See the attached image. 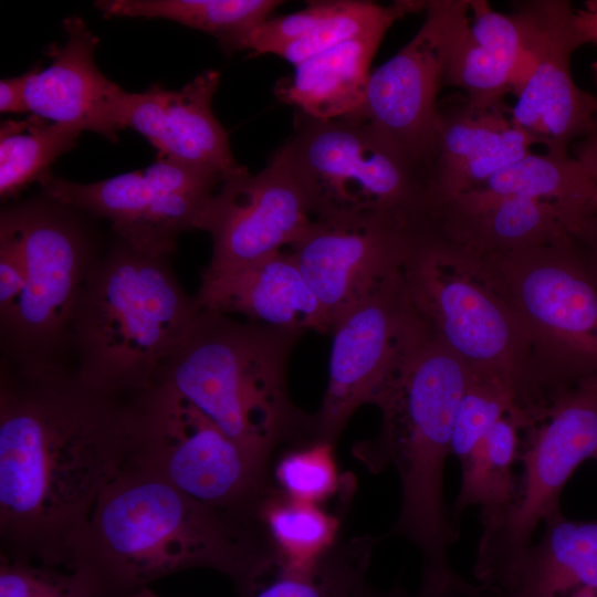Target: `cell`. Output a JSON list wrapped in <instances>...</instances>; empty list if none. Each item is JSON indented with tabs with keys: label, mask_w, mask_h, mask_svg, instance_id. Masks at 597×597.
<instances>
[{
	"label": "cell",
	"mask_w": 597,
	"mask_h": 597,
	"mask_svg": "<svg viewBox=\"0 0 597 597\" xmlns=\"http://www.w3.org/2000/svg\"><path fill=\"white\" fill-rule=\"evenodd\" d=\"M520 452L523 473L513 504L482 532L475 577L499 589L533 544L538 523L561 511L562 490L577 467L597 453V375L559 392Z\"/></svg>",
	"instance_id": "8fae6325"
},
{
	"label": "cell",
	"mask_w": 597,
	"mask_h": 597,
	"mask_svg": "<svg viewBox=\"0 0 597 597\" xmlns=\"http://www.w3.org/2000/svg\"><path fill=\"white\" fill-rule=\"evenodd\" d=\"M315 220L401 211L421 218L428 174L357 116L316 119L298 111L294 136L274 155Z\"/></svg>",
	"instance_id": "9c48e42d"
},
{
	"label": "cell",
	"mask_w": 597,
	"mask_h": 597,
	"mask_svg": "<svg viewBox=\"0 0 597 597\" xmlns=\"http://www.w3.org/2000/svg\"><path fill=\"white\" fill-rule=\"evenodd\" d=\"M220 75L208 70L179 91L151 85L125 96L121 124L143 135L165 157L220 176L223 181L247 170L234 159L228 133L211 101Z\"/></svg>",
	"instance_id": "ac0fdd59"
},
{
	"label": "cell",
	"mask_w": 597,
	"mask_h": 597,
	"mask_svg": "<svg viewBox=\"0 0 597 597\" xmlns=\"http://www.w3.org/2000/svg\"><path fill=\"white\" fill-rule=\"evenodd\" d=\"M473 256L530 343L541 402L597 375V276L574 237Z\"/></svg>",
	"instance_id": "8992f818"
},
{
	"label": "cell",
	"mask_w": 597,
	"mask_h": 597,
	"mask_svg": "<svg viewBox=\"0 0 597 597\" xmlns=\"http://www.w3.org/2000/svg\"><path fill=\"white\" fill-rule=\"evenodd\" d=\"M81 132L34 115L7 121L0 128V196H17L33 181H42L49 167L76 144Z\"/></svg>",
	"instance_id": "4dcf8cb0"
},
{
	"label": "cell",
	"mask_w": 597,
	"mask_h": 597,
	"mask_svg": "<svg viewBox=\"0 0 597 597\" xmlns=\"http://www.w3.org/2000/svg\"><path fill=\"white\" fill-rule=\"evenodd\" d=\"M126 462L206 505L256 520L271 471L175 390L155 383L126 399Z\"/></svg>",
	"instance_id": "30bf717a"
},
{
	"label": "cell",
	"mask_w": 597,
	"mask_h": 597,
	"mask_svg": "<svg viewBox=\"0 0 597 597\" xmlns=\"http://www.w3.org/2000/svg\"><path fill=\"white\" fill-rule=\"evenodd\" d=\"M595 459H597V453H596V457H595Z\"/></svg>",
	"instance_id": "f6af8a7d"
},
{
	"label": "cell",
	"mask_w": 597,
	"mask_h": 597,
	"mask_svg": "<svg viewBox=\"0 0 597 597\" xmlns=\"http://www.w3.org/2000/svg\"><path fill=\"white\" fill-rule=\"evenodd\" d=\"M28 72L18 76L3 78L0 82V112L3 114H21L28 112L24 86Z\"/></svg>",
	"instance_id": "f35d334b"
},
{
	"label": "cell",
	"mask_w": 597,
	"mask_h": 597,
	"mask_svg": "<svg viewBox=\"0 0 597 597\" xmlns=\"http://www.w3.org/2000/svg\"><path fill=\"white\" fill-rule=\"evenodd\" d=\"M127 457L126 399L87 387L70 364L0 362L1 558L63 566Z\"/></svg>",
	"instance_id": "6da1fadb"
},
{
	"label": "cell",
	"mask_w": 597,
	"mask_h": 597,
	"mask_svg": "<svg viewBox=\"0 0 597 597\" xmlns=\"http://www.w3.org/2000/svg\"><path fill=\"white\" fill-rule=\"evenodd\" d=\"M378 538H339L302 563L277 562L234 586L237 597H352L366 580Z\"/></svg>",
	"instance_id": "484cf974"
},
{
	"label": "cell",
	"mask_w": 597,
	"mask_h": 597,
	"mask_svg": "<svg viewBox=\"0 0 597 597\" xmlns=\"http://www.w3.org/2000/svg\"><path fill=\"white\" fill-rule=\"evenodd\" d=\"M339 1H312L301 11L268 19L251 30L240 44V50L255 54H275L277 50L296 41L335 14L343 6Z\"/></svg>",
	"instance_id": "e575fe53"
},
{
	"label": "cell",
	"mask_w": 597,
	"mask_h": 597,
	"mask_svg": "<svg viewBox=\"0 0 597 597\" xmlns=\"http://www.w3.org/2000/svg\"><path fill=\"white\" fill-rule=\"evenodd\" d=\"M277 0H100L104 17L161 18L213 35L226 52L240 50L247 34L269 19Z\"/></svg>",
	"instance_id": "83f0119b"
},
{
	"label": "cell",
	"mask_w": 597,
	"mask_h": 597,
	"mask_svg": "<svg viewBox=\"0 0 597 597\" xmlns=\"http://www.w3.org/2000/svg\"><path fill=\"white\" fill-rule=\"evenodd\" d=\"M328 503L293 499L274 484L269 488L258 507L256 520L281 562L308 561L341 538L342 520L347 507L328 509Z\"/></svg>",
	"instance_id": "f546056e"
},
{
	"label": "cell",
	"mask_w": 597,
	"mask_h": 597,
	"mask_svg": "<svg viewBox=\"0 0 597 597\" xmlns=\"http://www.w3.org/2000/svg\"><path fill=\"white\" fill-rule=\"evenodd\" d=\"M531 423L528 415L514 409L499 419L474 450L462 461L461 486L453 505L459 516L480 506L483 531L494 526L513 504L517 481L514 463L520 459L519 430Z\"/></svg>",
	"instance_id": "4316f807"
},
{
	"label": "cell",
	"mask_w": 597,
	"mask_h": 597,
	"mask_svg": "<svg viewBox=\"0 0 597 597\" xmlns=\"http://www.w3.org/2000/svg\"><path fill=\"white\" fill-rule=\"evenodd\" d=\"M573 237L597 276V201L583 217Z\"/></svg>",
	"instance_id": "74e56055"
},
{
	"label": "cell",
	"mask_w": 597,
	"mask_h": 597,
	"mask_svg": "<svg viewBox=\"0 0 597 597\" xmlns=\"http://www.w3.org/2000/svg\"><path fill=\"white\" fill-rule=\"evenodd\" d=\"M199 307L169 258L116 239L92 269L71 328V357L87 387L121 399L150 388Z\"/></svg>",
	"instance_id": "5b68a950"
},
{
	"label": "cell",
	"mask_w": 597,
	"mask_h": 597,
	"mask_svg": "<svg viewBox=\"0 0 597 597\" xmlns=\"http://www.w3.org/2000/svg\"><path fill=\"white\" fill-rule=\"evenodd\" d=\"M352 597H432V596L425 594L421 590H418L416 594H410L406 591L404 588H401L400 586H395L387 591H383L370 586L365 580L356 588Z\"/></svg>",
	"instance_id": "60d3db41"
},
{
	"label": "cell",
	"mask_w": 597,
	"mask_h": 597,
	"mask_svg": "<svg viewBox=\"0 0 597 597\" xmlns=\"http://www.w3.org/2000/svg\"><path fill=\"white\" fill-rule=\"evenodd\" d=\"M470 375L471 368L426 331L369 399L381 415L378 434L352 448L353 455L373 473L389 465L396 469L401 505L388 536L404 537L419 549L420 584L432 588H455L463 580L448 562V548L459 533L446 507L443 470Z\"/></svg>",
	"instance_id": "3957f363"
},
{
	"label": "cell",
	"mask_w": 597,
	"mask_h": 597,
	"mask_svg": "<svg viewBox=\"0 0 597 597\" xmlns=\"http://www.w3.org/2000/svg\"><path fill=\"white\" fill-rule=\"evenodd\" d=\"M522 38L512 13L485 0H469V15L452 40L443 83L460 87L475 111L506 107L522 55Z\"/></svg>",
	"instance_id": "603a6c76"
},
{
	"label": "cell",
	"mask_w": 597,
	"mask_h": 597,
	"mask_svg": "<svg viewBox=\"0 0 597 597\" xmlns=\"http://www.w3.org/2000/svg\"><path fill=\"white\" fill-rule=\"evenodd\" d=\"M544 526L498 590L507 597H568L597 586V520H570L557 511Z\"/></svg>",
	"instance_id": "d4e9b609"
},
{
	"label": "cell",
	"mask_w": 597,
	"mask_h": 597,
	"mask_svg": "<svg viewBox=\"0 0 597 597\" xmlns=\"http://www.w3.org/2000/svg\"><path fill=\"white\" fill-rule=\"evenodd\" d=\"M223 179L169 158L158 157L144 169L80 184L48 175L49 198L104 219L116 239L134 250L170 258L179 234L203 230Z\"/></svg>",
	"instance_id": "7c38bea8"
},
{
	"label": "cell",
	"mask_w": 597,
	"mask_h": 597,
	"mask_svg": "<svg viewBox=\"0 0 597 597\" xmlns=\"http://www.w3.org/2000/svg\"><path fill=\"white\" fill-rule=\"evenodd\" d=\"M313 221L300 186L273 156L258 174L245 171L221 184L206 223L213 247L202 273L254 264L292 247Z\"/></svg>",
	"instance_id": "e0dca14e"
},
{
	"label": "cell",
	"mask_w": 597,
	"mask_h": 597,
	"mask_svg": "<svg viewBox=\"0 0 597 597\" xmlns=\"http://www.w3.org/2000/svg\"><path fill=\"white\" fill-rule=\"evenodd\" d=\"M478 597H507V596H505L504 594L500 593L496 589L490 588L485 590L484 593H482L481 595H479Z\"/></svg>",
	"instance_id": "ee69618b"
},
{
	"label": "cell",
	"mask_w": 597,
	"mask_h": 597,
	"mask_svg": "<svg viewBox=\"0 0 597 597\" xmlns=\"http://www.w3.org/2000/svg\"><path fill=\"white\" fill-rule=\"evenodd\" d=\"M421 226L420 218L401 211L314 219L290 253L321 303L331 332L350 306L402 270Z\"/></svg>",
	"instance_id": "2e32d148"
},
{
	"label": "cell",
	"mask_w": 597,
	"mask_h": 597,
	"mask_svg": "<svg viewBox=\"0 0 597 597\" xmlns=\"http://www.w3.org/2000/svg\"><path fill=\"white\" fill-rule=\"evenodd\" d=\"M427 227L473 255L525 250L573 237L578 219L563 206L475 188L426 211Z\"/></svg>",
	"instance_id": "d6986e66"
},
{
	"label": "cell",
	"mask_w": 597,
	"mask_h": 597,
	"mask_svg": "<svg viewBox=\"0 0 597 597\" xmlns=\"http://www.w3.org/2000/svg\"><path fill=\"white\" fill-rule=\"evenodd\" d=\"M522 38V55L513 81L515 105L510 118L546 148L569 156L574 140L587 136L596 96L580 90L570 72L572 54L582 46L569 1H522L512 13Z\"/></svg>",
	"instance_id": "4fadbf2b"
},
{
	"label": "cell",
	"mask_w": 597,
	"mask_h": 597,
	"mask_svg": "<svg viewBox=\"0 0 597 597\" xmlns=\"http://www.w3.org/2000/svg\"><path fill=\"white\" fill-rule=\"evenodd\" d=\"M300 335L199 308L155 383L188 400L271 471L280 449L316 442L313 415L292 401L287 387Z\"/></svg>",
	"instance_id": "277c9868"
},
{
	"label": "cell",
	"mask_w": 597,
	"mask_h": 597,
	"mask_svg": "<svg viewBox=\"0 0 597 597\" xmlns=\"http://www.w3.org/2000/svg\"><path fill=\"white\" fill-rule=\"evenodd\" d=\"M24 286V268L13 237L0 228V324L7 322Z\"/></svg>",
	"instance_id": "d590c367"
},
{
	"label": "cell",
	"mask_w": 597,
	"mask_h": 597,
	"mask_svg": "<svg viewBox=\"0 0 597 597\" xmlns=\"http://www.w3.org/2000/svg\"><path fill=\"white\" fill-rule=\"evenodd\" d=\"M82 211L44 193L3 208L0 228L13 237L24 286L9 320L0 324L1 362L32 367L72 364L71 328L97 252Z\"/></svg>",
	"instance_id": "52a82bcc"
},
{
	"label": "cell",
	"mask_w": 597,
	"mask_h": 597,
	"mask_svg": "<svg viewBox=\"0 0 597 597\" xmlns=\"http://www.w3.org/2000/svg\"><path fill=\"white\" fill-rule=\"evenodd\" d=\"M574 24L582 45L597 43V0H589L584 9L575 11Z\"/></svg>",
	"instance_id": "ab89813d"
},
{
	"label": "cell",
	"mask_w": 597,
	"mask_h": 597,
	"mask_svg": "<svg viewBox=\"0 0 597 597\" xmlns=\"http://www.w3.org/2000/svg\"><path fill=\"white\" fill-rule=\"evenodd\" d=\"M197 306L304 333H331L327 316L290 252L218 274H201Z\"/></svg>",
	"instance_id": "7402d4cb"
},
{
	"label": "cell",
	"mask_w": 597,
	"mask_h": 597,
	"mask_svg": "<svg viewBox=\"0 0 597 597\" xmlns=\"http://www.w3.org/2000/svg\"><path fill=\"white\" fill-rule=\"evenodd\" d=\"M538 144L517 128L506 107L475 111L467 98L439 106L438 149L425 193L426 210L480 187Z\"/></svg>",
	"instance_id": "44dd1931"
},
{
	"label": "cell",
	"mask_w": 597,
	"mask_h": 597,
	"mask_svg": "<svg viewBox=\"0 0 597 597\" xmlns=\"http://www.w3.org/2000/svg\"><path fill=\"white\" fill-rule=\"evenodd\" d=\"M276 562L258 520L206 505L126 462L70 541L63 566L93 597H128L191 568L219 572L235 586Z\"/></svg>",
	"instance_id": "7a4b0ae2"
},
{
	"label": "cell",
	"mask_w": 597,
	"mask_h": 597,
	"mask_svg": "<svg viewBox=\"0 0 597 597\" xmlns=\"http://www.w3.org/2000/svg\"><path fill=\"white\" fill-rule=\"evenodd\" d=\"M593 81L597 88V61L590 65ZM597 100V94L595 95ZM573 157L597 180V108L593 127L586 137L573 144Z\"/></svg>",
	"instance_id": "8d00e7d4"
},
{
	"label": "cell",
	"mask_w": 597,
	"mask_h": 597,
	"mask_svg": "<svg viewBox=\"0 0 597 597\" xmlns=\"http://www.w3.org/2000/svg\"><path fill=\"white\" fill-rule=\"evenodd\" d=\"M517 408L524 410L510 379L471 369L455 412L451 454L459 461L465 459L499 419Z\"/></svg>",
	"instance_id": "d6a6232c"
},
{
	"label": "cell",
	"mask_w": 597,
	"mask_h": 597,
	"mask_svg": "<svg viewBox=\"0 0 597 597\" xmlns=\"http://www.w3.org/2000/svg\"><path fill=\"white\" fill-rule=\"evenodd\" d=\"M416 35L368 80L362 107L353 116L370 123L428 175L438 149L437 95L452 40L469 15V0L426 3Z\"/></svg>",
	"instance_id": "9a60e30c"
},
{
	"label": "cell",
	"mask_w": 597,
	"mask_h": 597,
	"mask_svg": "<svg viewBox=\"0 0 597 597\" xmlns=\"http://www.w3.org/2000/svg\"><path fill=\"white\" fill-rule=\"evenodd\" d=\"M334 448L312 442L284 449L271 468L273 484L293 499L317 503L353 495L354 476L338 473Z\"/></svg>",
	"instance_id": "1f68e13d"
},
{
	"label": "cell",
	"mask_w": 597,
	"mask_h": 597,
	"mask_svg": "<svg viewBox=\"0 0 597 597\" xmlns=\"http://www.w3.org/2000/svg\"><path fill=\"white\" fill-rule=\"evenodd\" d=\"M404 268L350 306L332 328L328 384L313 413L316 442L335 447L354 412L369 399L425 331Z\"/></svg>",
	"instance_id": "5bb4252c"
},
{
	"label": "cell",
	"mask_w": 597,
	"mask_h": 597,
	"mask_svg": "<svg viewBox=\"0 0 597 597\" xmlns=\"http://www.w3.org/2000/svg\"><path fill=\"white\" fill-rule=\"evenodd\" d=\"M385 21L295 65L294 74L276 94L316 119L354 115L362 107L369 65L387 30Z\"/></svg>",
	"instance_id": "cb8c5ba5"
},
{
	"label": "cell",
	"mask_w": 597,
	"mask_h": 597,
	"mask_svg": "<svg viewBox=\"0 0 597 597\" xmlns=\"http://www.w3.org/2000/svg\"><path fill=\"white\" fill-rule=\"evenodd\" d=\"M404 276L430 332L472 370L510 379L522 407L530 408L535 400L530 343L475 258L422 226Z\"/></svg>",
	"instance_id": "ba28073f"
},
{
	"label": "cell",
	"mask_w": 597,
	"mask_h": 597,
	"mask_svg": "<svg viewBox=\"0 0 597 597\" xmlns=\"http://www.w3.org/2000/svg\"><path fill=\"white\" fill-rule=\"evenodd\" d=\"M568 597H597V586H586L576 589Z\"/></svg>",
	"instance_id": "b9f144b4"
},
{
	"label": "cell",
	"mask_w": 597,
	"mask_h": 597,
	"mask_svg": "<svg viewBox=\"0 0 597 597\" xmlns=\"http://www.w3.org/2000/svg\"><path fill=\"white\" fill-rule=\"evenodd\" d=\"M0 597H93L73 572L0 557Z\"/></svg>",
	"instance_id": "836d02e7"
},
{
	"label": "cell",
	"mask_w": 597,
	"mask_h": 597,
	"mask_svg": "<svg viewBox=\"0 0 597 597\" xmlns=\"http://www.w3.org/2000/svg\"><path fill=\"white\" fill-rule=\"evenodd\" d=\"M66 41L50 50L51 64L28 72V112L50 123L90 130L114 139L123 129L127 92L108 80L95 63L97 38L78 17L64 20Z\"/></svg>",
	"instance_id": "ffe728a7"
},
{
	"label": "cell",
	"mask_w": 597,
	"mask_h": 597,
	"mask_svg": "<svg viewBox=\"0 0 597 597\" xmlns=\"http://www.w3.org/2000/svg\"><path fill=\"white\" fill-rule=\"evenodd\" d=\"M478 188L499 195L554 201L570 211L579 223L597 201V180L570 155L561 157L531 151Z\"/></svg>",
	"instance_id": "f1b7e54d"
},
{
	"label": "cell",
	"mask_w": 597,
	"mask_h": 597,
	"mask_svg": "<svg viewBox=\"0 0 597 597\" xmlns=\"http://www.w3.org/2000/svg\"><path fill=\"white\" fill-rule=\"evenodd\" d=\"M128 597H159L149 587H145Z\"/></svg>",
	"instance_id": "7bdbcfd3"
}]
</instances>
